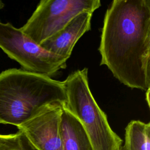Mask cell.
Wrapping results in <instances>:
<instances>
[{
  "label": "cell",
  "mask_w": 150,
  "mask_h": 150,
  "mask_svg": "<svg viewBox=\"0 0 150 150\" xmlns=\"http://www.w3.org/2000/svg\"><path fill=\"white\" fill-rule=\"evenodd\" d=\"M105 65L131 88L150 89V0H114L107 9L98 48Z\"/></svg>",
  "instance_id": "1"
},
{
  "label": "cell",
  "mask_w": 150,
  "mask_h": 150,
  "mask_svg": "<svg viewBox=\"0 0 150 150\" xmlns=\"http://www.w3.org/2000/svg\"><path fill=\"white\" fill-rule=\"evenodd\" d=\"M66 101L63 81L21 69L0 73V124L18 127Z\"/></svg>",
  "instance_id": "2"
},
{
  "label": "cell",
  "mask_w": 150,
  "mask_h": 150,
  "mask_svg": "<svg viewBox=\"0 0 150 150\" xmlns=\"http://www.w3.org/2000/svg\"><path fill=\"white\" fill-rule=\"evenodd\" d=\"M63 84L67 99L65 107L82 124L93 150H121L122 140L111 129L91 93L88 69L72 72Z\"/></svg>",
  "instance_id": "3"
},
{
  "label": "cell",
  "mask_w": 150,
  "mask_h": 150,
  "mask_svg": "<svg viewBox=\"0 0 150 150\" xmlns=\"http://www.w3.org/2000/svg\"><path fill=\"white\" fill-rule=\"evenodd\" d=\"M0 48L28 71L50 77L66 67L67 60L48 52L9 22H0Z\"/></svg>",
  "instance_id": "4"
},
{
  "label": "cell",
  "mask_w": 150,
  "mask_h": 150,
  "mask_svg": "<svg viewBox=\"0 0 150 150\" xmlns=\"http://www.w3.org/2000/svg\"><path fill=\"white\" fill-rule=\"evenodd\" d=\"M100 5V0H42L20 29L40 45L79 13H93Z\"/></svg>",
  "instance_id": "5"
},
{
  "label": "cell",
  "mask_w": 150,
  "mask_h": 150,
  "mask_svg": "<svg viewBox=\"0 0 150 150\" xmlns=\"http://www.w3.org/2000/svg\"><path fill=\"white\" fill-rule=\"evenodd\" d=\"M63 105L48 108L18 127V130L22 131L39 150H63L60 132Z\"/></svg>",
  "instance_id": "6"
},
{
  "label": "cell",
  "mask_w": 150,
  "mask_h": 150,
  "mask_svg": "<svg viewBox=\"0 0 150 150\" xmlns=\"http://www.w3.org/2000/svg\"><path fill=\"white\" fill-rule=\"evenodd\" d=\"M93 13L83 12L71 19L62 30L40 45L48 52L67 60L78 40L91 28Z\"/></svg>",
  "instance_id": "7"
},
{
  "label": "cell",
  "mask_w": 150,
  "mask_h": 150,
  "mask_svg": "<svg viewBox=\"0 0 150 150\" xmlns=\"http://www.w3.org/2000/svg\"><path fill=\"white\" fill-rule=\"evenodd\" d=\"M60 132L63 150H93L88 135L79 120L62 106Z\"/></svg>",
  "instance_id": "8"
},
{
  "label": "cell",
  "mask_w": 150,
  "mask_h": 150,
  "mask_svg": "<svg viewBox=\"0 0 150 150\" xmlns=\"http://www.w3.org/2000/svg\"><path fill=\"white\" fill-rule=\"evenodd\" d=\"M121 150H150V123L130 121L125 129L124 144Z\"/></svg>",
  "instance_id": "9"
},
{
  "label": "cell",
  "mask_w": 150,
  "mask_h": 150,
  "mask_svg": "<svg viewBox=\"0 0 150 150\" xmlns=\"http://www.w3.org/2000/svg\"><path fill=\"white\" fill-rule=\"evenodd\" d=\"M21 131L8 135L0 134V150H16L20 147Z\"/></svg>",
  "instance_id": "10"
},
{
  "label": "cell",
  "mask_w": 150,
  "mask_h": 150,
  "mask_svg": "<svg viewBox=\"0 0 150 150\" xmlns=\"http://www.w3.org/2000/svg\"><path fill=\"white\" fill-rule=\"evenodd\" d=\"M16 150H39V149L37 147H36L29 140V139L22 131H21L20 147Z\"/></svg>",
  "instance_id": "11"
},
{
  "label": "cell",
  "mask_w": 150,
  "mask_h": 150,
  "mask_svg": "<svg viewBox=\"0 0 150 150\" xmlns=\"http://www.w3.org/2000/svg\"><path fill=\"white\" fill-rule=\"evenodd\" d=\"M149 90H150V89H149V90H148L147 91H145V93H146V98L147 104H148V107H149Z\"/></svg>",
  "instance_id": "12"
},
{
  "label": "cell",
  "mask_w": 150,
  "mask_h": 150,
  "mask_svg": "<svg viewBox=\"0 0 150 150\" xmlns=\"http://www.w3.org/2000/svg\"><path fill=\"white\" fill-rule=\"evenodd\" d=\"M4 7V4L0 0V10L2 9Z\"/></svg>",
  "instance_id": "13"
}]
</instances>
